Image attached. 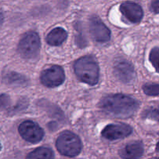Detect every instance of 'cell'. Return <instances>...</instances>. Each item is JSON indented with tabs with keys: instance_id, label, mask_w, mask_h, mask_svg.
Masks as SVG:
<instances>
[{
	"instance_id": "cell-1",
	"label": "cell",
	"mask_w": 159,
	"mask_h": 159,
	"mask_svg": "<svg viewBox=\"0 0 159 159\" xmlns=\"http://www.w3.org/2000/svg\"><path fill=\"white\" fill-rule=\"evenodd\" d=\"M99 107L109 115L120 118H128L134 114L139 104L138 101L128 96L113 94L101 99Z\"/></svg>"
},
{
	"instance_id": "cell-2",
	"label": "cell",
	"mask_w": 159,
	"mask_h": 159,
	"mask_svg": "<svg viewBox=\"0 0 159 159\" xmlns=\"http://www.w3.org/2000/svg\"><path fill=\"white\" fill-rule=\"evenodd\" d=\"M75 73L82 82L94 85L99 81V69L97 62L93 57L85 56L75 61Z\"/></svg>"
},
{
	"instance_id": "cell-3",
	"label": "cell",
	"mask_w": 159,
	"mask_h": 159,
	"mask_svg": "<svg viewBox=\"0 0 159 159\" xmlns=\"http://www.w3.org/2000/svg\"><path fill=\"white\" fill-rule=\"evenodd\" d=\"M56 147L61 155L75 157L79 155L82 149V142L79 137L71 131L61 134L56 141Z\"/></svg>"
},
{
	"instance_id": "cell-4",
	"label": "cell",
	"mask_w": 159,
	"mask_h": 159,
	"mask_svg": "<svg viewBox=\"0 0 159 159\" xmlns=\"http://www.w3.org/2000/svg\"><path fill=\"white\" fill-rule=\"evenodd\" d=\"M40 50V40L38 34L30 31L25 34L19 43L18 51L20 55L26 59L35 58Z\"/></svg>"
},
{
	"instance_id": "cell-5",
	"label": "cell",
	"mask_w": 159,
	"mask_h": 159,
	"mask_svg": "<svg viewBox=\"0 0 159 159\" xmlns=\"http://www.w3.org/2000/svg\"><path fill=\"white\" fill-rule=\"evenodd\" d=\"M19 132L23 139L34 144L41 141L44 135L43 129L38 124L30 120L22 123L19 127Z\"/></svg>"
},
{
	"instance_id": "cell-6",
	"label": "cell",
	"mask_w": 159,
	"mask_h": 159,
	"mask_svg": "<svg viewBox=\"0 0 159 159\" xmlns=\"http://www.w3.org/2000/svg\"><path fill=\"white\" fill-rule=\"evenodd\" d=\"M65 79L63 68L57 65L44 70L40 75V81L43 85L50 88L61 85Z\"/></svg>"
},
{
	"instance_id": "cell-7",
	"label": "cell",
	"mask_w": 159,
	"mask_h": 159,
	"mask_svg": "<svg viewBox=\"0 0 159 159\" xmlns=\"http://www.w3.org/2000/svg\"><path fill=\"white\" fill-rule=\"evenodd\" d=\"M89 31L92 37L98 42H107L110 39V30L97 16H92L89 20Z\"/></svg>"
},
{
	"instance_id": "cell-8",
	"label": "cell",
	"mask_w": 159,
	"mask_h": 159,
	"mask_svg": "<svg viewBox=\"0 0 159 159\" xmlns=\"http://www.w3.org/2000/svg\"><path fill=\"white\" fill-rule=\"evenodd\" d=\"M131 133L132 128L130 126L124 124H117L107 126L102 130V135L106 139L113 141L127 138Z\"/></svg>"
},
{
	"instance_id": "cell-9",
	"label": "cell",
	"mask_w": 159,
	"mask_h": 159,
	"mask_svg": "<svg viewBox=\"0 0 159 159\" xmlns=\"http://www.w3.org/2000/svg\"><path fill=\"white\" fill-rule=\"evenodd\" d=\"M114 74L116 77L124 83L130 82L135 78L134 66L127 61H121L115 65Z\"/></svg>"
},
{
	"instance_id": "cell-10",
	"label": "cell",
	"mask_w": 159,
	"mask_h": 159,
	"mask_svg": "<svg viewBox=\"0 0 159 159\" xmlns=\"http://www.w3.org/2000/svg\"><path fill=\"white\" fill-rule=\"evenodd\" d=\"M124 17L133 23H139L143 18V9L138 4L130 2H126L120 7Z\"/></svg>"
},
{
	"instance_id": "cell-11",
	"label": "cell",
	"mask_w": 159,
	"mask_h": 159,
	"mask_svg": "<svg viewBox=\"0 0 159 159\" xmlns=\"http://www.w3.org/2000/svg\"><path fill=\"white\" fill-rule=\"evenodd\" d=\"M144 153V145L140 141L130 143L120 151V155L124 159H140Z\"/></svg>"
},
{
	"instance_id": "cell-12",
	"label": "cell",
	"mask_w": 159,
	"mask_h": 159,
	"mask_svg": "<svg viewBox=\"0 0 159 159\" xmlns=\"http://www.w3.org/2000/svg\"><path fill=\"white\" fill-rule=\"evenodd\" d=\"M67 37H68V34L63 28L57 27L48 34L46 40L48 43H49L50 45L58 46L66 40Z\"/></svg>"
},
{
	"instance_id": "cell-13",
	"label": "cell",
	"mask_w": 159,
	"mask_h": 159,
	"mask_svg": "<svg viewBox=\"0 0 159 159\" xmlns=\"http://www.w3.org/2000/svg\"><path fill=\"white\" fill-rule=\"evenodd\" d=\"M3 82L8 85H17V86H24L27 84L28 80L25 76L16 72L7 73L3 77Z\"/></svg>"
},
{
	"instance_id": "cell-14",
	"label": "cell",
	"mask_w": 159,
	"mask_h": 159,
	"mask_svg": "<svg viewBox=\"0 0 159 159\" xmlns=\"http://www.w3.org/2000/svg\"><path fill=\"white\" fill-rule=\"evenodd\" d=\"M52 150L48 148H38L29 154L26 159H54Z\"/></svg>"
},
{
	"instance_id": "cell-15",
	"label": "cell",
	"mask_w": 159,
	"mask_h": 159,
	"mask_svg": "<svg viewBox=\"0 0 159 159\" xmlns=\"http://www.w3.org/2000/svg\"><path fill=\"white\" fill-rule=\"evenodd\" d=\"M142 117L159 122V107H150L142 113Z\"/></svg>"
},
{
	"instance_id": "cell-16",
	"label": "cell",
	"mask_w": 159,
	"mask_h": 159,
	"mask_svg": "<svg viewBox=\"0 0 159 159\" xmlns=\"http://www.w3.org/2000/svg\"><path fill=\"white\" fill-rule=\"evenodd\" d=\"M149 60L152 62L156 71L159 73V48H154L151 51Z\"/></svg>"
},
{
	"instance_id": "cell-17",
	"label": "cell",
	"mask_w": 159,
	"mask_h": 159,
	"mask_svg": "<svg viewBox=\"0 0 159 159\" xmlns=\"http://www.w3.org/2000/svg\"><path fill=\"white\" fill-rule=\"evenodd\" d=\"M12 100L7 94L0 95V110H11Z\"/></svg>"
},
{
	"instance_id": "cell-18",
	"label": "cell",
	"mask_w": 159,
	"mask_h": 159,
	"mask_svg": "<svg viewBox=\"0 0 159 159\" xmlns=\"http://www.w3.org/2000/svg\"><path fill=\"white\" fill-rule=\"evenodd\" d=\"M143 91L148 96H158L159 84H146L143 86Z\"/></svg>"
},
{
	"instance_id": "cell-19",
	"label": "cell",
	"mask_w": 159,
	"mask_h": 159,
	"mask_svg": "<svg viewBox=\"0 0 159 159\" xmlns=\"http://www.w3.org/2000/svg\"><path fill=\"white\" fill-rule=\"evenodd\" d=\"M151 10L155 13H159V0H155L152 2Z\"/></svg>"
},
{
	"instance_id": "cell-20",
	"label": "cell",
	"mask_w": 159,
	"mask_h": 159,
	"mask_svg": "<svg viewBox=\"0 0 159 159\" xmlns=\"http://www.w3.org/2000/svg\"><path fill=\"white\" fill-rule=\"evenodd\" d=\"M3 19H4V17H3L2 13V12H0V26H1L2 23V22H3Z\"/></svg>"
},
{
	"instance_id": "cell-21",
	"label": "cell",
	"mask_w": 159,
	"mask_h": 159,
	"mask_svg": "<svg viewBox=\"0 0 159 159\" xmlns=\"http://www.w3.org/2000/svg\"><path fill=\"white\" fill-rule=\"evenodd\" d=\"M156 149L158 151H159V142L158 143V144H157V146H156Z\"/></svg>"
},
{
	"instance_id": "cell-22",
	"label": "cell",
	"mask_w": 159,
	"mask_h": 159,
	"mask_svg": "<svg viewBox=\"0 0 159 159\" xmlns=\"http://www.w3.org/2000/svg\"><path fill=\"white\" fill-rule=\"evenodd\" d=\"M1 148H2V146H1V144H0V150H1Z\"/></svg>"
},
{
	"instance_id": "cell-23",
	"label": "cell",
	"mask_w": 159,
	"mask_h": 159,
	"mask_svg": "<svg viewBox=\"0 0 159 159\" xmlns=\"http://www.w3.org/2000/svg\"><path fill=\"white\" fill-rule=\"evenodd\" d=\"M158 159H159V158H158Z\"/></svg>"
}]
</instances>
